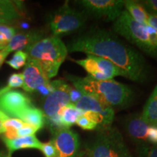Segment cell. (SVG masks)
<instances>
[{"instance_id":"cell-34","label":"cell","mask_w":157,"mask_h":157,"mask_svg":"<svg viewBox=\"0 0 157 157\" xmlns=\"http://www.w3.org/2000/svg\"><path fill=\"white\" fill-rule=\"evenodd\" d=\"M9 117H7L5 113L0 110V134H2L5 132V127L3 126V124L5 122V120H7Z\"/></svg>"},{"instance_id":"cell-32","label":"cell","mask_w":157,"mask_h":157,"mask_svg":"<svg viewBox=\"0 0 157 157\" xmlns=\"http://www.w3.org/2000/svg\"><path fill=\"white\" fill-rule=\"evenodd\" d=\"M69 95H70V103L75 105V104L79 101L80 98L82 97L83 94H82L79 90H77L74 87H71Z\"/></svg>"},{"instance_id":"cell-5","label":"cell","mask_w":157,"mask_h":157,"mask_svg":"<svg viewBox=\"0 0 157 157\" xmlns=\"http://www.w3.org/2000/svg\"><path fill=\"white\" fill-rule=\"evenodd\" d=\"M87 157H132L121 132L111 126L98 127L94 138L86 146Z\"/></svg>"},{"instance_id":"cell-26","label":"cell","mask_w":157,"mask_h":157,"mask_svg":"<svg viewBox=\"0 0 157 157\" xmlns=\"http://www.w3.org/2000/svg\"><path fill=\"white\" fill-rule=\"evenodd\" d=\"M40 151L45 157H58L56 148L52 140L48 143H42Z\"/></svg>"},{"instance_id":"cell-20","label":"cell","mask_w":157,"mask_h":157,"mask_svg":"<svg viewBox=\"0 0 157 157\" xmlns=\"http://www.w3.org/2000/svg\"><path fill=\"white\" fill-rule=\"evenodd\" d=\"M143 119L149 125L157 126V93L153 91L141 113Z\"/></svg>"},{"instance_id":"cell-18","label":"cell","mask_w":157,"mask_h":157,"mask_svg":"<svg viewBox=\"0 0 157 157\" xmlns=\"http://www.w3.org/2000/svg\"><path fill=\"white\" fill-rule=\"evenodd\" d=\"M17 119L36 127L39 130L44 126L45 116L42 111L33 106L28 107L20 113Z\"/></svg>"},{"instance_id":"cell-9","label":"cell","mask_w":157,"mask_h":157,"mask_svg":"<svg viewBox=\"0 0 157 157\" xmlns=\"http://www.w3.org/2000/svg\"><path fill=\"white\" fill-rule=\"evenodd\" d=\"M74 61L87 72L88 76L95 80H110L116 76H124L120 68L101 57L88 55L87 58Z\"/></svg>"},{"instance_id":"cell-11","label":"cell","mask_w":157,"mask_h":157,"mask_svg":"<svg viewBox=\"0 0 157 157\" xmlns=\"http://www.w3.org/2000/svg\"><path fill=\"white\" fill-rule=\"evenodd\" d=\"M58 157H76L80 143L77 133L70 129H62L53 134L52 139Z\"/></svg>"},{"instance_id":"cell-40","label":"cell","mask_w":157,"mask_h":157,"mask_svg":"<svg viewBox=\"0 0 157 157\" xmlns=\"http://www.w3.org/2000/svg\"><path fill=\"white\" fill-rule=\"evenodd\" d=\"M3 49H4V48H1V47H0V51H1V50H3Z\"/></svg>"},{"instance_id":"cell-28","label":"cell","mask_w":157,"mask_h":157,"mask_svg":"<svg viewBox=\"0 0 157 157\" xmlns=\"http://www.w3.org/2000/svg\"><path fill=\"white\" fill-rule=\"evenodd\" d=\"M39 129L36 127L31 126L29 124L25 123V124L17 131V135L18 137L29 136V135H34Z\"/></svg>"},{"instance_id":"cell-3","label":"cell","mask_w":157,"mask_h":157,"mask_svg":"<svg viewBox=\"0 0 157 157\" xmlns=\"http://www.w3.org/2000/svg\"><path fill=\"white\" fill-rule=\"evenodd\" d=\"M113 30L149 56L157 59V31L137 23L124 9L113 23Z\"/></svg>"},{"instance_id":"cell-2","label":"cell","mask_w":157,"mask_h":157,"mask_svg":"<svg viewBox=\"0 0 157 157\" xmlns=\"http://www.w3.org/2000/svg\"><path fill=\"white\" fill-rule=\"evenodd\" d=\"M66 77L82 94L91 96L113 109L126 106L132 101L130 88L114 79L95 80L88 76L79 77L71 74Z\"/></svg>"},{"instance_id":"cell-6","label":"cell","mask_w":157,"mask_h":157,"mask_svg":"<svg viewBox=\"0 0 157 157\" xmlns=\"http://www.w3.org/2000/svg\"><path fill=\"white\" fill-rule=\"evenodd\" d=\"M88 15L84 11H78L69 6L66 1L61 7L50 15V27L53 36L72 34L79 31L87 22Z\"/></svg>"},{"instance_id":"cell-37","label":"cell","mask_w":157,"mask_h":157,"mask_svg":"<svg viewBox=\"0 0 157 157\" xmlns=\"http://www.w3.org/2000/svg\"><path fill=\"white\" fill-rule=\"evenodd\" d=\"M9 22L10 21H7V20H5V19L1 18V17H0V24H5V23H7Z\"/></svg>"},{"instance_id":"cell-36","label":"cell","mask_w":157,"mask_h":157,"mask_svg":"<svg viewBox=\"0 0 157 157\" xmlns=\"http://www.w3.org/2000/svg\"><path fill=\"white\" fill-rule=\"evenodd\" d=\"M8 55L9 54L7 52H6L4 50L0 51V67H1L4 61H5L6 57L8 56Z\"/></svg>"},{"instance_id":"cell-35","label":"cell","mask_w":157,"mask_h":157,"mask_svg":"<svg viewBox=\"0 0 157 157\" xmlns=\"http://www.w3.org/2000/svg\"><path fill=\"white\" fill-rule=\"evenodd\" d=\"M10 41L2 34L0 33V47L2 48H5L8 44Z\"/></svg>"},{"instance_id":"cell-16","label":"cell","mask_w":157,"mask_h":157,"mask_svg":"<svg viewBox=\"0 0 157 157\" xmlns=\"http://www.w3.org/2000/svg\"><path fill=\"white\" fill-rule=\"evenodd\" d=\"M2 140L8 149L9 157H10L11 154L15 151L21 150V149L36 148L40 150L42 145V143H41L38 140L35 135L18 137L17 138L13 139V140H9V139L3 137Z\"/></svg>"},{"instance_id":"cell-24","label":"cell","mask_w":157,"mask_h":157,"mask_svg":"<svg viewBox=\"0 0 157 157\" xmlns=\"http://www.w3.org/2000/svg\"><path fill=\"white\" fill-rule=\"evenodd\" d=\"M137 156L138 157H157V145L140 146Z\"/></svg>"},{"instance_id":"cell-7","label":"cell","mask_w":157,"mask_h":157,"mask_svg":"<svg viewBox=\"0 0 157 157\" xmlns=\"http://www.w3.org/2000/svg\"><path fill=\"white\" fill-rule=\"evenodd\" d=\"M76 107L83 111V114L95 121L98 127L111 126L114 118V110L101 103L91 96L84 95L75 104Z\"/></svg>"},{"instance_id":"cell-1","label":"cell","mask_w":157,"mask_h":157,"mask_svg":"<svg viewBox=\"0 0 157 157\" xmlns=\"http://www.w3.org/2000/svg\"><path fill=\"white\" fill-rule=\"evenodd\" d=\"M66 47L68 52H84L106 59L132 81L142 82L147 78L148 67L144 58L108 31L90 30L76 37Z\"/></svg>"},{"instance_id":"cell-29","label":"cell","mask_w":157,"mask_h":157,"mask_svg":"<svg viewBox=\"0 0 157 157\" xmlns=\"http://www.w3.org/2000/svg\"><path fill=\"white\" fill-rule=\"evenodd\" d=\"M147 142L157 145V126L149 125L146 132Z\"/></svg>"},{"instance_id":"cell-39","label":"cell","mask_w":157,"mask_h":157,"mask_svg":"<svg viewBox=\"0 0 157 157\" xmlns=\"http://www.w3.org/2000/svg\"><path fill=\"white\" fill-rule=\"evenodd\" d=\"M154 92H155V93H157V86H156V87H155V89L154 90Z\"/></svg>"},{"instance_id":"cell-15","label":"cell","mask_w":157,"mask_h":157,"mask_svg":"<svg viewBox=\"0 0 157 157\" xmlns=\"http://www.w3.org/2000/svg\"><path fill=\"white\" fill-rule=\"evenodd\" d=\"M42 39H43L42 33L41 31H32L29 32L17 33L15 34L7 47L3 50L8 54L13 51H21L23 49L26 50Z\"/></svg>"},{"instance_id":"cell-12","label":"cell","mask_w":157,"mask_h":157,"mask_svg":"<svg viewBox=\"0 0 157 157\" xmlns=\"http://www.w3.org/2000/svg\"><path fill=\"white\" fill-rule=\"evenodd\" d=\"M30 106V98L22 92L10 90L0 96V110L10 118L17 119L23 110Z\"/></svg>"},{"instance_id":"cell-4","label":"cell","mask_w":157,"mask_h":157,"mask_svg":"<svg viewBox=\"0 0 157 157\" xmlns=\"http://www.w3.org/2000/svg\"><path fill=\"white\" fill-rule=\"evenodd\" d=\"M29 58L39 63L49 78L58 74L61 64L66 60L68 49L58 36L43 38L26 49Z\"/></svg>"},{"instance_id":"cell-14","label":"cell","mask_w":157,"mask_h":157,"mask_svg":"<svg viewBox=\"0 0 157 157\" xmlns=\"http://www.w3.org/2000/svg\"><path fill=\"white\" fill-rule=\"evenodd\" d=\"M148 124L143 119L141 114L135 113L130 115L126 119L124 123L125 131L127 135L130 137L135 143L140 146H146V132Z\"/></svg>"},{"instance_id":"cell-23","label":"cell","mask_w":157,"mask_h":157,"mask_svg":"<svg viewBox=\"0 0 157 157\" xmlns=\"http://www.w3.org/2000/svg\"><path fill=\"white\" fill-rule=\"evenodd\" d=\"M76 124L85 130H93L98 127V124L95 121L84 115H81L78 117L77 120L76 121Z\"/></svg>"},{"instance_id":"cell-30","label":"cell","mask_w":157,"mask_h":157,"mask_svg":"<svg viewBox=\"0 0 157 157\" xmlns=\"http://www.w3.org/2000/svg\"><path fill=\"white\" fill-rule=\"evenodd\" d=\"M141 3L149 14L157 15V0H145Z\"/></svg>"},{"instance_id":"cell-38","label":"cell","mask_w":157,"mask_h":157,"mask_svg":"<svg viewBox=\"0 0 157 157\" xmlns=\"http://www.w3.org/2000/svg\"><path fill=\"white\" fill-rule=\"evenodd\" d=\"M21 27L23 29H27L29 27V25L25 23H23L22 24H21Z\"/></svg>"},{"instance_id":"cell-10","label":"cell","mask_w":157,"mask_h":157,"mask_svg":"<svg viewBox=\"0 0 157 157\" xmlns=\"http://www.w3.org/2000/svg\"><path fill=\"white\" fill-rule=\"evenodd\" d=\"M54 90L43 102V113L45 118L56 115L60 109L70 103L71 86L64 80L58 79L51 82Z\"/></svg>"},{"instance_id":"cell-19","label":"cell","mask_w":157,"mask_h":157,"mask_svg":"<svg viewBox=\"0 0 157 157\" xmlns=\"http://www.w3.org/2000/svg\"><path fill=\"white\" fill-rule=\"evenodd\" d=\"M60 115V120L64 128L69 129L70 127L76 124L78 117L83 114V111L77 109L74 104L69 103L64 106L58 113Z\"/></svg>"},{"instance_id":"cell-27","label":"cell","mask_w":157,"mask_h":157,"mask_svg":"<svg viewBox=\"0 0 157 157\" xmlns=\"http://www.w3.org/2000/svg\"><path fill=\"white\" fill-rule=\"evenodd\" d=\"M24 124L25 122H23L21 119H16V118H8L7 120L5 121V122L3 124V126L5 127V130L7 128H12L18 130Z\"/></svg>"},{"instance_id":"cell-22","label":"cell","mask_w":157,"mask_h":157,"mask_svg":"<svg viewBox=\"0 0 157 157\" xmlns=\"http://www.w3.org/2000/svg\"><path fill=\"white\" fill-rule=\"evenodd\" d=\"M28 59L29 56L26 52L22 50L16 51L13 58L7 60V63L13 68L17 70L25 66Z\"/></svg>"},{"instance_id":"cell-31","label":"cell","mask_w":157,"mask_h":157,"mask_svg":"<svg viewBox=\"0 0 157 157\" xmlns=\"http://www.w3.org/2000/svg\"><path fill=\"white\" fill-rule=\"evenodd\" d=\"M0 33L2 34L9 41H10L12 38L15 36V29L7 25L0 24Z\"/></svg>"},{"instance_id":"cell-41","label":"cell","mask_w":157,"mask_h":157,"mask_svg":"<svg viewBox=\"0 0 157 157\" xmlns=\"http://www.w3.org/2000/svg\"><path fill=\"white\" fill-rule=\"evenodd\" d=\"M84 157H87V156H84Z\"/></svg>"},{"instance_id":"cell-17","label":"cell","mask_w":157,"mask_h":157,"mask_svg":"<svg viewBox=\"0 0 157 157\" xmlns=\"http://www.w3.org/2000/svg\"><path fill=\"white\" fill-rule=\"evenodd\" d=\"M124 10L133 20L143 25H148L149 13L141 2L134 0H124Z\"/></svg>"},{"instance_id":"cell-8","label":"cell","mask_w":157,"mask_h":157,"mask_svg":"<svg viewBox=\"0 0 157 157\" xmlns=\"http://www.w3.org/2000/svg\"><path fill=\"white\" fill-rule=\"evenodd\" d=\"M75 2L87 15L106 21H115L124 10V0H80Z\"/></svg>"},{"instance_id":"cell-21","label":"cell","mask_w":157,"mask_h":157,"mask_svg":"<svg viewBox=\"0 0 157 157\" xmlns=\"http://www.w3.org/2000/svg\"><path fill=\"white\" fill-rule=\"evenodd\" d=\"M18 7L14 2L0 0V17L10 22L21 17Z\"/></svg>"},{"instance_id":"cell-33","label":"cell","mask_w":157,"mask_h":157,"mask_svg":"<svg viewBox=\"0 0 157 157\" xmlns=\"http://www.w3.org/2000/svg\"><path fill=\"white\" fill-rule=\"evenodd\" d=\"M148 23V25H150V26L152 27L154 30H156L157 31V15H156L149 14Z\"/></svg>"},{"instance_id":"cell-25","label":"cell","mask_w":157,"mask_h":157,"mask_svg":"<svg viewBox=\"0 0 157 157\" xmlns=\"http://www.w3.org/2000/svg\"><path fill=\"white\" fill-rule=\"evenodd\" d=\"M7 86L10 88H17L23 87V75L22 73L20 74H13L10 76Z\"/></svg>"},{"instance_id":"cell-13","label":"cell","mask_w":157,"mask_h":157,"mask_svg":"<svg viewBox=\"0 0 157 157\" xmlns=\"http://www.w3.org/2000/svg\"><path fill=\"white\" fill-rule=\"evenodd\" d=\"M23 75V89L27 92L37 91L39 88L50 84V78L43 71L39 63L29 58L25 66Z\"/></svg>"}]
</instances>
